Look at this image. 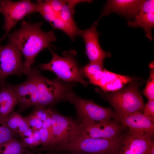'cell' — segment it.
Instances as JSON below:
<instances>
[{
	"label": "cell",
	"instance_id": "obj_1",
	"mask_svg": "<svg viewBox=\"0 0 154 154\" xmlns=\"http://www.w3.org/2000/svg\"><path fill=\"white\" fill-rule=\"evenodd\" d=\"M42 22L32 24L23 21L21 28L9 34V42L15 46L25 58L23 63L24 74L27 75L32 69L35 57L41 50L49 48L51 42L56 39L53 32L42 31Z\"/></svg>",
	"mask_w": 154,
	"mask_h": 154
},
{
	"label": "cell",
	"instance_id": "obj_2",
	"mask_svg": "<svg viewBox=\"0 0 154 154\" xmlns=\"http://www.w3.org/2000/svg\"><path fill=\"white\" fill-rule=\"evenodd\" d=\"M29 73L33 77L38 90V102L35 107L45 108L59 102L67 101V94L72 90L74 82H66L57 78L48 79L36 68H32Z\"/></svg>",
	"mask_w": 154,
	"mask_h": 154
},
{
	"label": "cell",
	"instance_id": "obj_3",
	"mask_svg": "<svg viewBox=\"0 0 154 154\" xmlns=\"http://www.w3.org/2000/svg\"><path fill=\"white\" fill-rule=\"evenodd\" d=\"M123 135L117 138H85L80 135L68 144L49 149L54 152H80L90 154H117Z\"/></svg>",
	"mask_w": 154,
	"mask_h": 154
},
{
	"label": "cell",
	"instance_id": "obj_4",
	"mask_svg": "<svg viewBox=\"0 0 154 154\" xmlns=\"http://www.w3.org/2000/svg\"><path fill=\"white\" fill-rule=\"evenodd\" d=\"M52 55L49 62L40 64V70L51 71L54 73L57 78L66 82H79L85 87L87 83L81 72L77 60L75 58L77 53L72 49L64 51L63 57H60L50 47L48 48Z\"/></svg>",
	"mask_w": 154,
	"mask_h": 154
},
{
	"label": "cell",
	"instance_id": "obj_5",
	"mask_svg": "<svg viewBox=\"0 0 154 154\" xmlns=\"http://www.w3.org/2000/svg\"><path fill=\"white\" fill-rule=\"evenodd\" d=\"M135 80L126 87L103 94L104 97L114 109L118 116L142 112L143 99L138 89L139 83Z\"/></svg>",
	"mask_w": 154,
	"mask_h": 154
},
{
	"label": "cell",
	"instance_id": "obj_6",
	"mask_svg": "<svg viewBox=\"0 0 154 154\" xmlns=\"http://www.w3.org/2000/svg\"><path fill=\"white\" fill-rule=\"evenodd\" d=\"M84 77L89 82L99 86L104 92H114L122 88L137 78L118 74L109 71L98 64L89 63L80 68Z\"/></svg>",
	"mask_w": 154,
	"mask_h": 154
},
{
	"label": "cell",
	"instance_id": "obj_7",
	"mask_svg": "<svg viewBox=\"0 0 154 154\" xmlns=\"http://www.w3.org/2000/svg\"><path fill=\"white\" fill-rule=\"evenodd\" d=\"M67 101L76 108L77 120L81 123L90 121L106 123L115 120L117 115L110 108H106L95 103L92 100L83 99L72 90L67 94Z\"/></svg>",
	"mask_w": 154,
	"mask_h": 154
},
{
	"label": "cell",
	"instance_id": "obj_8",
	"mask_svg": "<svg viewBox=\"0 0 154 154\" xmlns=\"http://www.w3.org/2000/svg\"><path fill=\"white\" fill-rule=\"evenodd\" d=\"M52 137L49 147L66 145L80 135L82 125L77 120L64 116L52 109Z\"/></svg>",
	"mask_w": 154,
	"mask_h": 154
},
{
	"label": "cell",
	"instance_id": "obj_9",
	"mask_svg": "<svg viewBox=\"0 0 154 154\" xmlns=\"http://www.w3.org/2000/svg\"><path fill=\"white\" fill-rule=\"evenodd\" d=\"M36 12L35 3L30 0L17 1L3 0L0 5V13L4 17L3 28L5 32L0 39V43L17 22L28 14Z\"/></svg>",
	"mask_w": 154,
	"mask_h": 154
},
{
	"label": "cell",
	"instance_id": "obj_10",
	"mask_svg": "<svg viewBox=\"0 0 154 154\" xmlns=\"http://www.w3.org/2000/svg\"><path fill=\"white\" fill-rule=\"evenodd\" d=\"M24 74L22 53L10 42L4 45L0 43V86L5 78L11 75L20 76Z\"/></svg>",
	"mask_w": 154,
	"mask_h": 154
},
{
	"label": "cell",
	"instance_id": "obj_11",
	"mask_svg": "<svg viewBox=\"0 0 154 154\" xmlns=\"http://www.w3.org/2000/svg\"><path fill=\"white\" fill-rule=\"evenodd\" d=\"M116 121L124 127H128L133 135L141 138L153 139L154 123L150 121L142 112H134L123 116H117Z\"/></svg>",
	"mask_w": 154,
	"mask_h": 154
},
{
	"label": "cell",
	"instance_id": "obj_12",
	"mask_svg": "<svg viewBox=\"0 0 154 154\" xmlns=\"http://www.w3.org/2000/svg\"><path fill=\"white\" fill-rule=\"evenodd\" d=\"M81 124L80 135L85 138L116 139L122 134L124 127L115 120L106 123L90 121Z\"/></svg>",
	"mask_w": 154,
	"mask_h": 154
},
{
	"label": "cell",
	"instance_id": "obj_13",
	"mask_svg": "<svg viewBox=\"0 0 154 154\" xmlns=\"http://www.w3.org/2000/svg\"><path fill=\"white\" fill-rule=\"evenodd\" d=\"M97 24L95 22L88 29L80 31L81 36L84 41L86 54L90 63L96 64L103 66V61L106 57H110L111 54L106 52L102 48L99 42L100 33L97 30Z\"/></svg>",
	"mask_w": 154,
	"mask_h": 154
},
{
	"label": "cell",
	"instance_id": "obj_14",
	"mask_svg": "<svg viewBox=\"0 0 154 154\" xmlns=\"http://www.w3.org/2000/svg\"><path fill=\"white\" fill-rule=\"evenodd\" d=\"M23 82L16 85L5 83L6 85L14 94L18 100L20 109L24 110L38 103V97L36 83L29 73Z\"/></svg>",
	"mask_w": 154,
	"mask_h": 154
},
{
	"label": "cell",
	"instance_id": "obj_15",
	"mask_svg": "<svg viewBox=\"0 0 154 154\" xmlns=\"http://www.w3.org/2000/svg\"><path fill=\"white\" fill-rule=\"evenodd\" d=\"M146 0H110L107 1L99 19L98 23L103 16L112 12L118 13L125 17H135Z\"/></svg>",
	"mask_w": 154,
	"mask_h": 154
},
{
	"label": "cell",
	"instance_id": "obj_16",
	"mask_svg": "<svg viewBox=\"0 0 154 154\" xmlns=\"http://www.w3.org/2000/svg\"><path fill=\"white\" fill-rule=\"evenodd\" d=\"M153 146V139L138 138L128 132L123 135L117 154H148Z\"/></svg>",
	"mask_w": 154,
	"mask_h": 154
},
{
	"label": "cell",
	"instance_id": "obj_17",
	"mask_svg": "<svg viewBox=\"0 0 154 154\" xmlns=\"http://www.w3.org/2000/svg\"><path fill=\"white\" fill-rule=\"evenodd\" d=\"M129 27L143 28L146 37L151 41L153 39L151 31L154 27V1L146 0L135 16L133 21H129Z\"/></svg>",
	"mask_w": 154,
	"mask_h": 154
},
{
	"label": "cell",
	"instance_id": "obj_18",
	"mask_svg": "<svg viewBox=\"0 0 154 154\" xmlns=\"http://www.w3.org/2000/svg\"><path fill=\"white\" fill-rule=\"evenodd\" d=\"M5 83L0 86V117L3 119L13 112L18 103L16 96Z\"/></svg>",
	"mask_w": 154,
	"mask_h": 154
},
{
	"label": "cell",
	"instance_id": "obj_19",
	"mask_svg": "<svg viewBox=\"0 0 154 154\" xmlns=\"http://www.w3.org/2000/svg\"><path fill=\"white\" fill-rule=\"evenodd\" d=\"M3 119L13 131L19 135L29 128L26 117L23 116L19 112H13Z\"/></svg>",
	"mask_w": 154,
	"mask_h": 154
},
{
	"label": "cell",
	"instance_id": "obj_20",
	"mask_svg": "<svg viewBox=\"0 0 154 154\" xmlns=\"http://www.w3.org/2000/svg\"><path fill=\"white\" fill-rule=\"evenodd\" d=\"M26 148L22 141L14 138L0 144V154H24Z\"/></svg>",
	"mask_w": 154,
	"mask_h": 154
},
{
	"label": "cell",
	"instance_id": "obj_21",
	"mask_svg": "<svg viewBox=\"0 0 154 154\" xmlns=\"http://www.w3.org/2000/svg\"><path fill=\"white\" fill-rule=\"evenodd\" d=\"M73 8L70 7L66 2L63 6L58 17L70 29L79 35L80 31L78 28L73 19Z\"/></svg>",
	"mask_w": 154,
	"mask_h": 154
},
{
	"label": "cell",
	"instance_id": "obj_22",
	"mask_svg": "<svg viewBox=\"0 0 154 154\" xmlns=\"http://www.w3.org/2000/svg\"><path fill=\"white\" fill-rule=\"evenodd\" d=\"M35 3L36 12H39L45 20L50 23L58 16L53 10L48 0L38 1Z\"/></svg>",
	"mask_w": 154,
	"mask_h": 154
},
{
	"label": "cell",
	"instance_id": "obj_23",
	"mask_svg": "<svg viewBox=\"0 0 154 154\" xmlns=\"http://www.w3.org/2000/svg\"><path fill=\"white\" fill-rule=\"evenodd\" d=\"M149 66L151 69L150 76L143 93L148 101H152L154 100V63H151Z\"/></svg>",
	"mask_w": 154,
	"mask_h": 154
},
{
	"label": "cell",
	"instance_id": "obj_24",
	"mask_svg": "<svg viewBox=\"0 0 154 154\" xmlns=\"http://www.w3.org/2000/svg\"><path fill=\"white\" fill-rule=\"evenodd\" d=\"M51 24L55 28L63 31L72 40H74L75 38L78 35V34L66 25L58 16H57Z\"/></svg>",
	"mask_w": 154,
	"mask_h": 154
},
{
	"label": "cell",
	"instance_id": "obj_25",
	"mask_svg": "<svg viewBox=\"0 0 154 154\" xmlns=\"http://www.w3.org/2000/svg\"><path fill=\"white\" fill-rule=\"evenodd\" d=\"M15 133L8 126L3 119L0 117V144L15 138Z\"/></svg>",
	"mask_w": 154,
	"mask_h": 154
},
{
	"label": "cell",
	"instance_id": "obj_26",
	"mask_svg": "<svg viewBox=\"0 0 154 154\" xmlns=\"http://www.w3.org/2000/svg\"><path fill=\"white\" fill-rule=\"evenodd\" d=\"M40 134L42 147L37 149L41 151L43 149L50 147L52 141V135L47 129L42 127L39 130Z\"/></svg>",
	"mask_w": 154,
	"mask_h": 154
},
{
	"label": "cell",
	"instance_id": "obj_27",
	"mask_svg": "<svg viewBox=\"0 0 154 154\" xmlns=\"http://www.w3.org/2000/svg\"><path fill=\"white\" fill-rule=\"evenodd\" d=\"M22 138V141L27 147H35L33 135V130L29 128L25 131L19 135Z\"/></svg>",
	"mask_w": 154,
	"mask_h": 154
},
{
	"label": "cell",
	"instance_id": "obj_28",
	"mask_svg": "<svg viewBox=\"0 0 154 154\" xmlns=\"http://www.w3.org/2000/svg\"><path fill=\"white\" fill-rule=\"evenodd\" d=\"M52 111L51 107L40 108L35 107L31 113L37 118L43 121L50 114Z\"/></svg>",
	"mask_w": 154,
	"mask_h": 154
},
{
	"label": "cell",
	"instance_id": "obj_29",
	"mask_svg": "<svg viewBox=\"0 0 154 154\" xmlns=\"http://www.w3.org/2000/svg\"><path fill=\"white\" fill-rule=\"evenodd\" d=\"M142 111L145 117L154 123V100L148 101L144 106Z\"/></svg>",
	"mask_w": 154,
	"mask_h": 154
},
{
	"label": "cell",
	"instance_id": "obj_30",
	"mask_svg": "<svg viewBox=\"0 0 154 154\" xmlns=\"http://www.w3.org/2000/svg\"><path fill=\"white\" fill-rule=\"evenodd\" d=\"M26 117L30 128L39 130L42 127L43 121L37 118L32 114L31 113Z\"/></svg>",
	"mask_w": 154,
	"mask_h": 154
},
{
	"label": "cell",
	"instance_id": "obj_31",
	"mask_svg": "<svg viewBox=\"0 0 154 154\" xmlns=\"http://www.w3.org/2000/svg\"><path fill=\"white\" fill-rule=\"evenodd\" d=\"M53 10L58 16L62 8L66 3V0H48Z\"/></svg>",
	"mask_w": 154,
	"mask_h": 154
},
{
	"label": "cell",
	"instance_id": "obj_32",
	"mask_svg": "<svg viewBox=\"0 0 154 154\" xmlns=\"http://www.w3.org/2000/svg\"><path fill=\"white\" fill-rule=\"evenodd\" d=\"M52 110L50 114L43 121L42 127L48 129L52 135Z\"/></svg>",
	"mask_w": 154,
	"mask_h": 154
},
{
	"label": "cell",
	"instance_id": "obj_33",
	"mask_svg": "<svg viewBox=\"0 0 154 154\" xmlns=\"http://www.w3.org/2000/svg\"><path fill=\"white\" fill-rule=\"evenodd\" d=\"M33 135L34 143L35 147L41 144V140L40 134L38 130L33 129Z\"/></svg>",
	"mask_w": 154,
	"mask_h": 154
},
{
	"label": "cell",
	"instance_id": "obj_34",
	"mask_svg": "<svg viewBox=\"0 0 154 154\" xmlns=\"http://www.w3.org/2000/svg\"><path fill=\"white\" fill-rule=\"evenodd\" d=\"M25 154H35L31 151L28 150ZM45 154H90L80 152H46Z\"/></svg>",
	"mask_w": 154,
	"mask_h": 154
},
{
	"label": "cell",
	"instance_id": "obj_35",
	"mask_svg": "<svg viewBox=\"0 0 154 154\" xmlns=\"http://www.w3.org/2000/svg\"><path fill=\"white\" fill-rule=\"evenodd\" d=\"M92 1V0H66L67 5L73 9L76 4L79 3L83 2L91 3Z\"/></svg>",
	"mask_w": 154,
	"mask_h": 154
},
{
	"label": "cell",
	"instance_id": "obj_36",
	"mask_svg": "<svg viewBox=\"0 0 154 154\" xmlns=\"http://www.w3.org/2000/svg\"><path fill=\"white\" fill-rule=\"evenodd\" d=\"M148 154H154V146L152 147Z\"/></svg>",
	"mask_w": 154,
	"mask_h": 154
},
{
	"label": "cell",
	"instance_id": "obj_37",
	"mask_svg": "<svg viewBox=\"0 0 154 154\" xmlns=\"http://www.w3.org/2000/svg\"><path fill=\"white\" fill-rule=\"evenodd\" d=\"M3 0H0V5L1 4V3L3 1Z\"/></svg>",
	"mask_w": 154,
	"mask_h": 154
}]
</instances>
